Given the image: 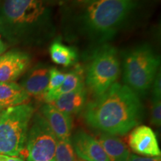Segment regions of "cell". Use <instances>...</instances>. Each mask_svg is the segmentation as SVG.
Listing matches in <instances>:
<instances>
[{
  "instance_id": "6da1fadb",
  "label": "cell",
  "mask_w": 161,
  "mask_h": 161,
  "mask_svg": "<svg viewBox=\"0 0 161 161\" xmlns=\"http://www.w3.org/2000/svg\"><path fill=\"white\" fill-rule=\"evenodd\" d=\"M55 0H4L0 29L13 42L41 46L55 36L52 7Z\"/></svg>"
},
{
  "instance_id": "7a4b0ae2",
  "label": "cell",
  "mask_w": 161,
  "mask_h": 161,
  "mask_svg": "<svg viewBox=\"0 0 161 161\" xmlns=\"http://www.w3.org/2000/svg\"><path fill=\"white\" fill-rule=\"evenodd\" d=\"M143 107L125 84L114 83L86 106L84 119L92 128L111 135H124L140 123Z\"/></svg>"
},
{
  "instance_id": "3957f363",
  "label": "cell",
  "mask_w": 161,
  "mask_h": 161,
  "mask_svg": "<svg viewBox=\"0 0 161 161\" xmlns=\"http://www.w3.org/2000/svg\"><path fill=\"white\" fill-rule=\"evenodd\" d=\"M140 0H97L84 8L66 11V35L98 44L115 37Z\"/></svg>"
},
{
  "instance_id": "277c9868",
  "label": "cell",
  "mask_w": 161,
  "mask_h": 161,
  "mask_svg": "<svg viewBox=\"0 0 161 161\" xmlns=\"http://www.w3.org/2000/svg\"><path fill=\"white\" fill-rule=\"evenodd\" d=\"M160 58L149 45L145 43L132 48L123 58V80L137 95L150 89L158 72Z\"/></svg>"
},
{
  "instance_id": "5b68a950",
  "label": "cell",
  "mask_w": 161,
  "mask_h": 161,
  "mask_svg": "<svg viewBox=\"0 0 161 161\" xmlns=\"http://www.w3.org/2000/svg\"><path fill=\"white\" fill-rule=\"evenodd\" d=\"M35 108L23 104L3 110L0 114V154L17 157L24 151Z\"/></svg>"
},
{
  "instance_id": "8992f818",
  "label": "cell",
  "mask_w": 161,
  "mask_h": 161,
  "mask_svg": "<svg viewBox=\"0 0 161 161\" xmlns=\"http://www.w3.org/2000/svg\"><path fill=\"white\" fill-rule=\"evenodd\" d=\"M119 72L117 50L105 44L96 49L92 55L86 72V84L96 97H98L116 83Z\"/></svg>"
},
{
  "instance_id": "52a82bcc",
  "label": "cell",
  "mask_w": 161,
  "mask_h": 161,
  "mask_svg": "<svg viewBox=\"0 0 161 161\" xmlns=\"http://www.w3.org/2000/svg\"><path fill=\"white\" fill-rule=\"evenodd\" d=\"M58 139L40 113L34 116L25 146L28 161H53Z\"/></svg>"
},
{
  "instance_id": "ba28073f",
  "label": "cell",
  "mask_w": 161,
  "mask_h": 161,
  "mask_svg": "<svg viewBox=\"0 0 161 161\" xmlns=\"http://www.w3.org/2000/svg\"><path fill=\"white\" fill-rule=\"evenodd\" d=\"M31 57L25 52L11 50L0 55V82H14L26 71Z\"/></svg>"
},
{
  "instance_id": "9c48e42d",
  "label": "cell",
  "mask_w": 161,
  "mask_h": 161,
  "mask_svg": "<svg viewBox=\"0 0 161 161\" xmlns=\"http://www.w3.org/2000/svg\"><path fill=\"white\" fill-rule=\"evenodd\" d=\"M128 144L136 154L145 157H160L161 151L157 136L150 127L140 125L130 132Z\"/></svg>"
},
{
  "instance_id": "30bf717a",
  "label": "cell",
  "mask_w": 161,
  "mask_h": 161,
  "mask_svg": "<svg viewBox=\"0 0 161 161\" xmlns=\"http://www.w3.org/2000/svg\"><path fill=\"white\" fill-rule=\"evenodd\" d=\"M76 155L84 161H109L99 142L84 130H78L70 138Z\"/></svg>"
},
{
  "instance_id": "8fae6325",
  "label": "cell",
  "mask_w": 161,
  "mask_h": 161,
  "mask_svg": "<svg viewBox=\"0 0 161 161\" xmlns=\"http://www.w3.org/2000/svg\"><path fill=\"white\" fill-rule=\"evenodd\" d=\"M40 113L47 122L58 140L70 139L72 126L71 116L60 111L49 103L43 104Z\"/></svg>"
},
{
  "instance_id": "7c38bea8",
  "label": "cell",
  "mask_w": 161,
  "mask_h": 161,
  "mask_svg": "<svg viewBox=\"0 0 161 161\" xmlns=\"http://www.w3.org/2000/svg\"><path fill=\"white\" fill-rule=\"evenodd\" d=\"M50 69L45 64H38L28 72L21 86L29 96L43 99L49 84Z\"/></svg>"
},
{
  "instance_id": "4fadbf2b",
  "label": "cell",
  "mask_w": 161,
  "mask_h": 161,
  "mask_svg": "<svg viewBox=\"0 0 161 161\" xmlns=\"http://www.w3.org/2000/svg\"><path fill=\"white\" fill-rule=\"evenodd\" d=\"M87 98V91L85 86L60 96L51 102L53 106L60 111L69 115L78 114L84 109Z\"/></svg>"
},
{
  "instance_id": "5bb4252c",
  "label": "cell",
  "mask_w": 161,
  "mask_h": 161,
  "mask_svg": "<svg viewBox=\"0 0 161 161\" xmlns=\"http://www.w3.org/2000/svg\"><path fill=\"white\" fill-rule=\"evenodd\" d=\"M30 96L15 82H0V110L26 104Z\"/></svg>"
},
{
  "instance_id": "9a60e30c",
  "label": "cell",
  "mask_w": 161,
  "mask_h": 161,
  "mask_svg": "<svg viewBox=\"0 0 161 161\" xmlns=\"http://www.w3.org/2000/svg\"><path fill=\"white\" fill-rule=\"evenodd\" d=\"M84 70L79 65H76L75 69L66 74L63 84L54 91L47 92L43 97L46 103H51L59 96L69 93L84 86Z\"/></svg>"
},
{
  "instance_id": "2e32d148",
  "label": "cell",
  "mask_w": 161,
  "mask_h": 161,
  "mask_svg": "<svg viewBox=\"0 0 161 161\" xmlns=\"http://www.w3.org/2000/svg\"><path fill=\"white\" fill-rule=\"evenodd\" d=\"M98 142L105 152L109 161H127L130 155L129 150L124 142L116 135L102 134Z\"/></svg>"
},
{
  "instance_id": "e0dca14e",
  "label": "cell",
  "mask_w": 161,
  "mask_h": 161,
  "mask_svg": "<svg viewBox=\"0 0 161 161\" xmlns=\"http://www.w3.org/2000/svg\"><path fill=\"white\" fill-rule=\"evenodd\" d=\"M49 54L54 63L65 67L75 65L78 60V52L72 46L63 43L60 38H56L49 46Z\"/></svg>"
},
{
  "instance_id": "ac0fdd59",
  "label": "cell",
  "mask_w": 161,
  "mask_h": 161,
  "mask_svg": "<svg viewBox=\"0 0 161 161\" xmlns=\"http://www.w3.org/2000/svg\"><path fill=\"white\" fill-rule=\"evenodd\" d=\"M53 161H78L71 140H58Z\"/></svg>"
},
{
  "instance_id": "d6986e66",
  "label": "cell",
  "mask_w": 161,
  "mask_h": 161,
  "mask_svg": "<svg viewBox=\"0 0 161 161\" xmlns=\"http://www.w3.org/2000/svg\"><path fill=\"white\" fill-rule=\"evenodd\" d=\"M65 76L66 74L60 72L57 68L51 67L49 72V84H48L47 88H46V93L54 91V90L58 89L63 84L64 80L65 79Z\"/></svg>"
},
{
  "instance_id": "ffe728a7",
  "label": "cell",
  "mask_w": 161,
  "mask_h": 161,
  "mask_svg": "<svg viewBox=\"0 0 161 161\" xmlns=\"http://www.w3.org/2000/svg\"><path fill=\"white\" fill-rule=\"evenodd\" d=\"M151 122L157 127H160L161 125L160 98H152V108H151Z\"/></svg>"
},
{
  "instance_id": "44dd1931",
  "label": "cell",
  "mask_w": 161,
  "mask_h": 161,
  "mask_svg": "<svg viewBox=\"0 0 161 161\" xmlns=\"http://www.w3.org/2000/svg\"><path fill=\"white\" fill-rule=\"evenodd\" d=\"M97 0H68L66 5V11H72L79 10L91 5Z\"/></svg>"
},
{
  "instance_id": "7402d4cb",
  "label": "cell",
  "mask_w": 161,
  "mask_h": 161,
  "mask_svg": "<svg viewBox=\"0 0 161 161\" xmlns=\"http://www.w3.org/2000/svg\"><path fill=\"white\" fill-rule=\"evenodd\" d=\"M160 71L157 74L155 78L152 83V94L153 97L160 98L161 96V79H160Z\"/></svg>"
},
{
  "instance_id": "603a6c76",
  "label": "cell",
  "mask_w": 161,
  "mask_h": 161,
  "mask_svg": "<svg viewBox=\"0 0 161 161\" xmlns=\"http://www.w3.org/2000/svg\"><path fill=\"white\" fill-rule=\"evenodd\" d=\"M127 161H161L160 157H141L130 154Z\"/></svg>"
},
{
  "instance_id": "cb8c5ba5",
  "label": "cell",
  "mask_w": 161,
  "mask_h": 161,
  "mask_svg": "<svg viewBox=\"0 0 161 161\" xmlns=\"http://www.w3.org/2000/svg\"><path fill=\"white\" fill-rule=\"evenodd\" d=\"M1 157L3 158L4 161H24L22 158H17V157H11V156H7L1 154Z\"/></svg>"
},
{
  "instance_id": "d4e9b609",
  "label": "cell",
  "mask_w": 161,
  "mask_h": 161,
  "mask_svg": "<svg viewBox=\"0 0 161 161\" xmlns=\"http://www.w3.org/2000/svg\"><path fill=\"white\" fill-rule=\"evenodd\" d=\"M6 49H7V46L5 45V43L1 40V37H0V55L4 54Z\"/></svg>"
},
{
  "instance_id": "484cf974",
  "label": "cell",
  "mask_w": 161,
  "mask_h": 161,
  "mask_svg": "<svg viewBox=\"0 0 161 161\" xmlns=\"http://www.w3.org/2000/svg\"><path fill=\"white\" fill-rule=\"evenodd\" d=\"M56 2H57L58 3L60 4V5H63V4H64L65 3H66V2L68 1V0H55Z\"/></svg>"
},
{
  "instance_id": "4316f807",
  "label": "cell",
  "mask_w": 161,
  "mask_h": 161,
  "mask_svg": "<svg viewBox=\"0 0 161 161\" xmlns=\"http://www.w3.org/2000/svg\"><path fill=\"white\" fill-rule=\"evenodd\" d=\"M0 161H4L3 158H2V157H1V154H0Z\"/></svg>"
},
{
  "instance_id": "83f0119b",
  "label": "cell",
  "mask_w": 161,
  "mask_h": 161,
  "mask_svg": "<svg viewBox=\"0 0 161 161\" xmlns=\"http://www.w3.org/2000/svg\"><path fill=\"white\" fill-rule=\"evenodd\" d=\"M78 161H84V160H80V159L78 158Z\"/></svg>"
}]
</instances>
